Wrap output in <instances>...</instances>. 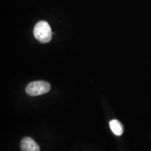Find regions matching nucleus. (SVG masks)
I'll return each mask as SVG.
<instances>
[{
	"label": "nucleus",
	"mask_w": 151,
	"mask_h": 151,
	"mask_svg": "<svg viewBox=\"0 0 151 151\" xmlns=\"http://www.w3.org/2000/svg\"><path fill=\"white\" fill-rule=\"evenodd\" d=\"M34 36L39 42L46 43L52 39V32L50 24L46 21H39L34 28Z\"/></svg>",
	"instance_id": "f257e3e1"
},
{
	"label": "nucleus",
	"mask_w": 151,
	"mask_h": 151,
	"mask_svg": "<svg viewBox=\"0 0 151 151\" xmlns=\"http://www.w3.org/2000/svg\"><path fill=\"white\" fill-rule=\"evenodd\" d=\"M50 90V85L43 81H37L30 83L27 85L25 91L28 95L38 96L46 94Z\"/></svg>",
	"instance_id": "f03ea898"
},
{
	"label": "nucleus",
	"mask_w": 151,
	"mask_h": 151,
	"mask_svg": "<svg viewBox=\"0 0 151 151\" xmlns=\"http://www.w3.org/2000/svg\"><path fill=\"white\" fill-rule=\"evenodd\" d=\"M20 148L22 151H40L39 145L30 137L22 139L20 143Z\"/></svg>",
	"instance_id": "7ed1b4c3"
},
{
	"label": "nucleus",
	"mask_w": 151,
	"mask_h": 151,
	"mask_svg": "<svg viewBox=\"0 0 151 151\" xmlns=\"http://www.w3.org/2000/svg\"><path fill=\"white\" fill-rule=\"evenodd\" d=\"M109 125H110L111 131L115 135L121 136L123 134V127L118 120L116 119L112 120L109 122Z\"/></svg>",
	"instance_id": "20e7f679"
}]
</instances>
